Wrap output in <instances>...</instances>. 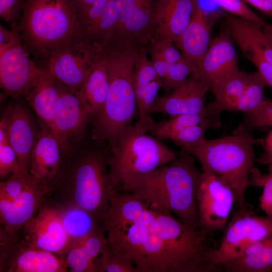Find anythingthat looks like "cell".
<instances>
[{"label":"cell","mask_w":272,"mask_h":272,"mask_svg":"<svg viewBox=\"0 0 272 272\" xmlns=\"http://www.w3.org/2000/svg\"><path fill=\"white\" fill-rule=\"evenodd\" d=\"M143 45L115 35L101 47L109 76V88L101 112L93 119L92 138L111 146L137 112L135 63ZM145 47V46H144Z\"/></svg>","instance_id":"obj_1"},{"label":"cell","mask_w":272,"mask_h":272,"mask_svg":"<svg viewBox=\"0 0 272 272\" xmlns=\"http://www.w3.org/2000/svg\"><path fill=\"white\" fill-rule=\"evenodd\" d=\"M201 172L187 152L139 178L122 191L132 193L152 209L175 214L189 228L199 225L196 195Z\"/></svg>","instance_id":"obj_2"},{"label":"cell","mask_w":272,"mask_h":272,"mask_svg":"<svg viewBox=\"0 0 272 272\" xmlns=\"http://www.w3.org/2000/svg\"><path fill=\"white\" fill-rule=\"evenodd\" d=\"M13 24L25 48L38 58L47 59L84 34L73 0H25L20 21Z\"/></svg>","instance_id":"obj_3"},{"label":"cell","mask_w":272,"mask_h":272,"mask_svg":"<svg viewBox=\"0 0 272 272\" xmlns=\"http://www.w3.org/2000/svg\"><path fill=\"white\" fill-rule=\"evenodd\" d=\"M155 121L151 117L129 124L111 146L108 177L112 188L123 191L141 176L175 160L173 150L147 134Z\"/></svg>","instance_id":"obj_4"},{"label":"cell","mask_w":272,"mask_h":272,"mask_svg":"<svg viewBox=\"0 0 272 272\" xmlns=\"http://www.w3.org/2000/svg\"><path fill=\"white\" fill-rule=\"evenodd\" d=\"M256 140L241 124L234 132L219 138L205 139L186 152L195 158L202 171L215 175L234 190L238 209L245 208V191L255 161Z\"/></svg>","instance_id":"obj_5"},{"label":"cell","mask_w":272,"mask_h":272,"mask_svg":"<svg viewBox=\"0 0 272 272\" xmlns=\"http://www.w3.org/2000/svg\"><path fill=\"white\" fill-rule=\"evenodd\" d=\"M108 158L98 151L83 153L71 165L61 183L64 202L85 210L101 224L109 208L112 188L107 170Z\"/></svg>","instance_id":"obj_6"},{"label":"cell","mask_w":272,"mask_h":272,"mask_svg":"<svg viewBox=\"0 0 272 272\" xmlns=\"http://www.w3.org/2000/svg\"><path fill=\"white\" fill-rule=\"evenodd\" d=\"M223 231L219 245L211 247L207 253L211 262L223 268L224 263L239 256L250 245L272 233V218L259 217L246 209H238L233 212Z\"/></svg>","instance_id":"obj_7"},{"label":"cell","mask_w":272,"mask_h":272,"mask_svg":"<svg viewBox=\"0 0 272 272\" xmlns=\"http://www.w3.org/2000/svg\"><path fill=\"white\" fill-rule=\"evenodd\" d=\"M100 53V47L84 34L57 49L47 59L46 71L58 82L76 93Z\"/></svg>","instance_id":"obj_8"},{"label":"cell","mask_w":272,"mask_h":272,"mask_svg":"<svg viewBox=\"0 0 272 272\" xmlns=\"http://www.w3.org/2000/svg\"><path fill=\"white\" fill-rule=\"evenodd\" d=\"M196 202L199 229L208 235L225 229L236 202V195L226 182L212 173L202 171Z\"/></svg>","instance_id":"obj_9"},{"label":"cell","mask_w":272,"mask_h":272,"mask_svg":"<svg viewBox=\"0 0 272 272\" xmlns=\"http://www.w3.org/2000/svg\"><path fill=\"white\" fill-rule=\"evenodd\" d=\"M93 117L76 94L63 86L55 115L53 134L62 154L70 156L74 145L81 140Z\"/></svg>","instance_id":"obj_10"},{"label":"cell","mask_w":272,"mask_h":272,"mask_svg":"<svg viewBox=\"0 0 272 272\" xmlns=\"http://www.w3.org/2000/svg\"><path fill=\"white\" fill-rule=\"evenodd\" d=\"M42 71L29 58L22 42L0 50V86L10 97L24 96Z\"/></svg>","instance_id":"obj_11"},{"label":"cell","mask_w":272,"mask_h":272,"mask_svg":"<svg viewBox=\"0 0 272 272\" xmlns=\"http://www.w3.org/2000/svg\"><path fill=\"white\" fill-rule=\"evenodd\" d=\"M23 228L27 245L61 256L71 242L56 206L41 207Z\"/></svg>","instance_id":"obj_12"},{"label":"cell","mask_w":272,"mask_h":272,"mask_svg":"<svg viewBox=\"0 0 272 272\" xmlns=\"http://www.w3.org/2000/svg\"><path fill=\"white\" fill-rule=\"evenodd\" d=\"M210 87L208 82L192 73L171 92L162 96H158L150 114L161 113L170 117L185 114L207 116L205 102Z\"/></svg>","instance_id":"obj_13"},{"label":"cell","mask_w":272,"mask_h":272,"mask_svg":"<svg viewBox=\"0 0 272 272\" xmlns=\"http://www.w3.org/2000/svg\"><path fill=\"white\" fill-rule=\"evenodd\" d=\"M53 188L51 185L35 181L14 199L0 197L1 223L3 229L14 235L38 212L43 198Z\"/></svg>","instance_id":"obj_14"},{"label":"cell","mask_w":272,"mask_h":272,"mask_svg":"<svg viewBox=\"0 0 272 272\" xmlns=\"http://www.w3.org/2000/svg\"><path fill=\"white\" fill-rule=\"evenodd\" d=\"M1 120L17 154L21 170L29 173L31 155L39 131L32 116L24 106L16 104L9 106Z\"/></svg>","instance_id":"obj_15"},{"label":"cell","mask_w":272,"mask_h":272,"mask_svg":"<svg viewBox=\"0 0 272 272\" xmlns=\"http://www.w3.org/2000/svg\"><path fill=\"white\" fill-rule=\"evenodd\" d=\"M119 21L115 34L126 37L144 46L157 35L155 4L133 0H116Z\"/></svg>","instance_id":"obj_16"},{"label":"cell","mask_w":272,"mask_h":272,"mask_svg":"<svg viewBox=\"0 0 272 272\" xmlns=\"http://www.w3.org/2000/svg\"><path fill=\"white\" fill-rule=\"evenodd\" d=\"M109 200L102 223L106 233L140 222L152 223L158 213L134 194L114 188L110 191Z\"/></svg>","instance_id":"obj_17"},{"label":"cell","mask_w":272,"mask_h":272,"mask_svg":"<svg viewBox=\"0 0 272 272\" xmlns=\"http://www.w3.org/2000/svg\"><path fill=\"white\" fill-rule=\"evenodd\" d=\"M217 14L209 13L198 4L189 23L173 42L184 58L192 64L194 71L212 41V27L218 18Z\"/></svg>","instance_id":"obj_18"},{"label":"cell","mask_w":272,"mask_h":272,"mask_svg":"<svg viewBox=\"0 0 272 272\" xmlns=\"http://www.w3.org/2000/svg\"><path fill=\"white\" fill-rule=\"evenodd\" d=\"M227 29L212 40L193 73L210 86L238 67L236 50Z\"/></svg>","instance_id":"obj_19"},{"label":"cell","mask_w":272,"mask_h":272,"mask_svg":"<svg viewBox=\"0 0 272 272\" xmlns=\"http://www.w3.org/2000/svg\"><path fill=\"white\" fill-rule=\"evenodd\" d=\"M39 122L40 128L31 155L29 173L36 181L51 185L60 169L62 152L51 129Z\"/></svg>","instance_id":"obj_20"},{"label":"cell","mask_w":272,"mask_h":272,"mask_svg":"<svg viewBox=\"0 0 272 272\" xmlns=\"http://www.w3.org/2000/svg\"><path fill=\"white\" fill-rule=\"evenodd\" d=\"M226 18L232 39L247 59L261 58L272 64V44L262 26L228 14Z\"/></svg>","instance_id":"obj_21"},{"label":"cell","mask_w":272,"mask_h":272,"mask_svg":"<svg viewBox=\"0 0 272 272\" xmlns=\"http://www.w3.org/2000/svg\"><path fill=\"white\" fill-rule=\"evenodd\" d=\"M9 272H65L68 268L62 256L33 247L23 240L13 244L4 266Z\"/></svg>","instance_id":"obj_22"},{"label":"cell","mask_w":272,"mask_h":272,"mask_svg":"<svg viewBox=\"0 0 272 272\" xmlns=\"http://www.w3.org/2000/svg\"><path fill=\"white\" fill-rule=\"evenodd\" d=\"M197 7L198 0H156V36L174 42L188 25Z\"/></svg>","instance_id":"obj_23"},{"label":"cell","mask_w":272,"mask_h":272,"mask_svg":"<svg viewBox=\"0 0 272 272\" xmlns=\"http://www.w3.org/2000/svg\"><path fill=\"white\" fill-rule=\"evenodd\" d=\"M100 228L71 241L62 255L67 268L72 272H97V260L107 239Z\"/></svg>","instance_id":"obj_24"},{"label":"cell","mask_w":272,"mask_h":272,"mask_svg":"<svg viewBox=\"0 0 272 272\" xmlns=\"http://www.w3.org/2000/svg\"><path fill=\"white\" fill-rule=\"evenodd\" d=\"M63 86L43 70L32 88L24 96L39 121L53 132L58 103Z\"/></svg>","instance_id":"obj_25"},{"label":"cell","mask_w":272,"mask_h":272,"mask_svg":"<svg viewBox=\"0 0 272 272\" xmlns=\"http://www.w3.org/2000/svg\"><path fill=\"white\" fill-rule=\"evenodd\" d=\"M252 73L242 71L238 67L211 85L210 91L215 100L206 106L208 117L219 118L220 114L245 90Z\"/></svg>","instance_id":"obj_26"},{"label":"cell","mask_w":272,"mask_h":272,"mask_svg":"<svg viewBox=\"0 0 272 272\" xmlns=\"http://www.w3.org/2000/svg\"><path fill=\"white\" fill-rule=\"evenodd\" d=\"M108 88V72L100 49L99 57L90 70L81 88L76 92L93 119L102 109Z\"/></svg>","instance_id":"obj_27"},{"label":"cell","mask_w":272,"mask_h":272,"mask_svg":"<svg viewBox=\"0 0 272 272\" xmlns=\"http://www.w3.org/2000/svg\"><path fill=\"white\" fill-rule=\"evenodd\" d=\"M222 267L228 272H269L272 270V233L250 245Z\"/></svg>","instance_id":"obj_28"},{"label":"cell","mask_w":272,"mask_h":272,"mask_svg":"<svg viewBox=\"0 0 272 272\" xmlns=\"http://www.w3.org/2000/svg\"><path fill=\"white\" fill-rule=\"evenodd\" d=\"M56 207L71 241L103 228L101 223L91 214L73 204L63 202L61 206Z\"/></svg>","instance_id":"obj_29"},{"label":"cell","mask_w":272,"mask_h":272,"mask_svg":"<svg viewBox=\"0 0 272 272\" xmlns=\"http://www.w3.org/2000/svg\"><path fill=\"white\" fill-rule=\"evenodd\" d=\"M119 11L116 0H109L96 23L84 33L92 43L101 47L115 34L118 27Z\"/></svg>","instance_id":"obj_30"},{"label":"cell","mask_w":272,"mask_h":272,"mask_svg":"<svg viewBox=\"0 0 272 272\" xmlns=\"http://www.w3.org/2000/svg\"><path fill=\"white\" fill-rule=\"evenodd\" d=\"M267 85L258 72L252 73L248 86L225 111H240L243 113L257 107L264 99V90Z\"/></svg>","instance_id":"obj_31"},{"label":"cell","mask_w":272,"mask_h":272,"mask_svg":"<svg viewBox=\"0 0 272 272\" xmlns=\"http://www.w3.org/2000/svg\"><path fill=\"white\" fill-rule=\"evenodd\" d=\"M220 125L219 118L210 117L201 123L186 127L173 133L168 139L186 151L197 146L206 139L205 135L208 129H217Z\"/></svg>","instance_id":"obj_32"},{"label":"cell","mask_w":272,"mask_h":272,"mask_svg":"<svg viewBox=\"0 0 272 272\" xmlns=\"http://www.w3.org/2000/svg\"><path fill=\"white\" fill-rule=\"evenodd\" d=\"M209 117L200 114H185L171 116L167 120L155 122L149 132L159 139H168L173 133L186 127L201 123Z\"/></svg>","instance_id":"obj_33"},{"label":"cell","mask_w":272,"mask_h":272,"mask_svg":"<svg viewBox=\"0 0 272 272\" xmlns=\"http://www.w3.org/2000/svg\"><path fill=\"white\" fill-rule=\"evenodd\" d=\"M96 266L97 272H138L134 263L114 250L108 241Z\"/></svg>","instance_id":"obj_34"},{"label":"cell","mask_w":272,"mask_h":272,"mask_svg":"<svg viewBox=\"0 0 272 272\" xmlns=\"http://www.w3.org/2000/svg\"><path fill=\"white\" fill-rule=\"evenodd\" d=\"M157 79L153 64L148 59L145 47L143 46L138 54L135 63L134 88L137 101L147 86Z\"/></svg>","instance_id":"obj_35"},{"label":"cell","mask_w":272,"mask_h":272,"mask_svg":"<svg viewBox=\"0 0 272 272\" xmlns=\"http://www.w3.org/2000/svg\"><path fill=\"white\" fill-rule=\"evenodd\" d=\"M22 171L17 154L9 141L5 126L0 122V177L4 178L9 174ZM23 172V171H22Z\"/></svg>","instance_id":"obj_36"},{"label":"cell","mask_w":272,"mask_h":272,"mask_svg":"<svg viewBox=\"0 0 272 272\" xmlns=\"http://www.w3.org/2000/svg\"><path fill=\"white\" fill-rule=\"evenodd\" d=\"M243 113L242 125L246 129L272 127V100L264 99L254 109Z\"/></svg>","instance_id":"obj_37"},{"label":"cell","mask_w":272,"mask_h":272,"mask_svg":"<svg viewBox=\"0 0 272 272\" xmlns=\"http://www.w3.org/2000/svg\"><path fill=\"white\" fill-rule=\"evenodd\" d=\"M194 68L185 58L169 64L165 79L161 83V88L168 93L183 83L193 73Z\"/></svg>","instance_id":"obj_38"},{"label":"cell","mask_w":272,"mask_h":272,"mask_svg":"<svg viewBox=\"0 0 272 272\" xmlns=\"http://www.w3.org/2000/svg\"><path fill=\"white\" fill-rule=\"evenodd\" d=\"M35 181L30 173L20 171L13 174L6 180L1 181L0 197L14 199Z\"/></svg>","instance_id":"obj_39"},{"label":"cell","mask_w":272,"mask_h":272,"mask_svg":"<svg viewBox=\"0 0 272 272\" xmlns=\"http://www.w3.org/2000/svg\"><path fill=\"white\" fill-rule=\"evenodd\" d=\"M228 14L254 22L262 27L266 23L243 0H212Z\"/></svg>","instance_id":"obj_40"},{"label":"cell","mask_w":272,"mask_h":272,"mask_svg":"<svg viewBox=\"0 0 272 272\" xmlns=\"http://www.w3.org/2000/svg\"><path fill=\"white\" fill-rule=\"evenodd\" d=\"M161 83L157 79L150 83L144 90L141 97L137 101L138 118L149 116L150 111L158 96Z\"/></svg>","instance_id":"obj_41"},{"label":"cell","mask_w":272,"mask_h":272,"mask_svg":"<svg viewBox=\"0 0 272 272\" xmlns=\"http://www.w3.org/2000/svg\"><path fill=\"white\" fill-rule=\"evenodd\" d=\"M170 39L156 36L151 41L150 49L159 53L168 64L176 63L184 58L181 51Z\"/></svg>","instance_id":"obj_42"},{"label":"cell","mask_w":272,"mask_h":272,"mask_svg":"<svg viewBox=\"0 0 272 272\" xmlns=\"http://www.w3.org/2000/svg\"><path fill=\"white\" fill-rule=\"evenodd\" d=\"M255 179L252 180L257 186L263 187L259 199V206L266 216L272 218V172L268 170L266 175H261L255 172Z\"/></svg>","instance_id":"obj_43"},{"label":"cell","mask_w":272,"mask_h":272,"mask_svg":"<svg viewBox=\"0 0 272 272\" xmlns=\"http://www.w3.org/2000/svg\"><path fill=\"white\" fill-rule=\"evenodd\" d=\"M25 0H0V17L11 25L20 18Z\"/></svg>","instance_id":"obj_44"},{"label":"cell","mask_w":272,"mask_h":272,"mask_svg":"<svg viewBox=\"0 0 272 272\" xmlns=\"http://www.w3.org/2000/svg\"><path fill=\"white\" fill-rule=\"evenodd\" d=\"M11 30L0 26V50L21 42L18 31L14 24Z\"/></svg>","instance_id":"obj_45"},{"label":"cell","mask_w":272,"mask_h":272,"mask_svg":"<svg viewBox=\"0 0 272 272\" xmlns=\"http://www.w3.org/2000/svg\"><path fill=\"white\" fill-rule=\"evenodd\" d=\"M250 61L256 67L267 86L272 88V64L261 58H255Z\"/></svg>","instance_id":"obj_46"},{"label":"cell","mask_w":272,"mask_h":272,"mask_svg":"<svg viewBox=\"0 0 272 272\" xmlns=\"http://www.w3.org/2000/svg\"><path fill=\"white\" fill-rule=\"evenodd\" d=\"M150 50L151 61L156 71L158 78L161 83L165 78L169 64L159 53L152 49H150Z\"/></svg>","instance_id":"obj_47"},{"label":"cell","mask_w":272,"mask_h":272,"mask_svg":"<svg viewBox=\"0 0 272 272\" xmlns=\"http://www.w3.org/2000/svg\"><path fill=\"white\" fill-rule=\"evenodd\" d=\"M272 19V0H243Z\"/></svg>","instance_id":"obj_48"},{"label":"cell","mask_w":272,"mask_h":272,"mask_svg":"<svg viewBox=\"0 0 272 272\" xmlns=\"http://www.w3.org/2000/svg\"><path fill=\"white\" fill-rule=\"evenodd\" d=\"M264 155L259 161L261 163L267 165L272 162V129L268 133L264 143Z\"/></svg>","instance_id":"obj_49"},{"label":"cell","mask_w":272,"mask_h":272,"mask_svg":"<svg viewBox=\"0 0 272 272\" xmlns=\"http://www.w3.org/2000/svg\"><path fill=\"white\" fill-rule=\"evenodd\" d=\"M78 8L81 22L82 19L86 15L89 8L95 0H73Z\"/></svg>","instance_id":"obj_50"},{"label":"cell","mask_w":272,"mask_h":272,"mask_svg":"<svg viewBox=\"0 0 272 272\" xmlns=\"http://www.w3.org/2000/svg\"><path fill=\"white\" fill-rule=\"evenodd\" d=\"M262 28L264 33L272 44V24L266 23Z\"/></svg>","instance_id":"obj_51"},{"label":"cell","mask_w":272,"mask_h":272,"mask_svg":"<svg viewBox=\"0 0 272 272\" xmlns=\"http://www.w3.org/2000/svg\"><path fill=\"white\" fill-rule=\"evenodd\" d=\"M134 1L148 4H155L156 0H133Z\"/></svg>","instance_id":"obj_52"},{"label":"cell","mask_w":272,"mask_h":272,"mask_svg":"<svg viewBox=\"0 0 272 272\" xmlns=\"http://www.w3.org/2000/svg\"><path fill=\"white\" fill-rule=\"evenodd\" d=\"M268 170L272 172V162H270L267 164Z\"/></svg>","instance_id":"obj_53"}]
</instances>
